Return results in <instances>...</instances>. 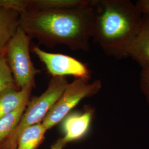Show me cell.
<instances>
[{
	"instance_id": "cell-1",
	"label": "cell",
	"mask_w": 149,
	"mask_h": 149,
	"mask_svg": "<svg viewBox=\"0 0 149 149\" xmlns=\"http://www.w3.org/2000/svg\"><path fill=\"white\" fill-rule=\"evenodd\" d=\"M96 0L74 5L19 13V27L49 48L64 45L73 51L90 50Z\"/></svg>"
},
{
	"instance_id": "cell-2",
	"label": "cell",
	"mask_w": 149,
	"mask_h": 149,
	"mask_svg": "<svg viewBox=\"0 0 149 149\" xmlns=\"http://www.w3.org/2000/svg\"><path fill=\"white\" fill-rule=\"evenodd\" d=\"M143 14L129 0H96L92 38L107 56L128 58Z\"/></svg>"
},
{
	"instance_id": "cell-3",
	"label": "cell",
	"mask_w": 149,
	"mask_h": 149,
	"mask_svg": "<svg viewBox=\"0 0 149 149\" xmlns=\"http://www.w3.org/2000/svg\"><path fill=\"white\" fill-rule=\"evenodd\" d=\"M69 82L65 76L53 77L48 88L40 96L28 102L21 120L14 132L0 149H16L18 140L22 133L33 125L42 122L51 108L63 94Z\"/></svg>"
},
{
	"instance_id": "cell-4",
	"label": "cell",
	"mask_w": 149,
	"mask_h": 149,
	"mask_svg": "<svg viewBox=\"0 0 149 149\" xmlns=\"http://www.w3.org/2000/svg\"><path fill=\"white\" fill-rule=\"evenodd\" d=\"M31 38L19 27L3 50L6 60L18 90L35 87V77L41 72L30 56Z\"/></svg>"
},
{
	"instance_id": "cell-5",
	"label": "cell",
	"mask_w": 149,
	"mask_h": 149,
	"mask_svg": "<svg viewBox=\"0 0 149 149\" xmlns=\"http://www.w3.org/2000/svg\"><path fill=\"white\" fill-rule=\"evenodd\" d=\"M102 88L101 80L92 82L81 78H75L69 83L58 100L51 108L42 123L48 129L53 127L69 114L70 111L86 98L96 95Z\"/></svg>"
},
{
	"instance_id": "cell-6",
	"label": "cell",
	"mask_w": 149,
	"mask_h": 149,
	"mask_svg": "<svg viewBox=\"0 0 149 149\" xmlns=\"http://www.w3.org/2000/svg\"><path fill=\"white\" fill-rule=\"evenodd\" d=\"M33 52L45 65L52 77L70 75L85 80L90 78V72L87 65L74 58L61 54L48 53L36 46Z\"/></svg>"
},
{
	"instance_id": "cell-7",
	"label": "cell",
	"mask_w": 149,
	"mask_h": 149,
	"mask_svg": "<svg viewBox=\"0 0 149 149\" xmlns=\"http://www.w3.org/2000/svg\"><path fill=\"white\" fill-rule=\"evenodd\" d=\"M93 113L92 108H87L82 113L67 115L62 120L64 136L58 140L50 149H63L66 144L83 138L89 130Z\"/></svg>"
},
{
	"instance_id": "cell-8",
	"label": "cell",
	"mask_w": 149,
	"mask_h": 149,
	"mask_svg": "<svg viewBox=\"0 0 149 149\" xmlns=\"http://www.w3.org/2000/svg\"><path fill=\"white\" fill-rule=\"evenodd\" d=\"M130 57L141 68L149 70V14H143L138 33L128 53Z\"/></svg>"
},
{
	"instance_id": "cell-9",
	"label": "cell",
	"mask_w": 149,
	"mask_h": 149,
	"mask_svg": "<svg viewBox=\"0 0 149 149\" xmlns=\"http://www.w3.org/2000/svg\"><path fill=\"white\" fill-rule=\"evenodd\" d=\"M19 27V14L0 2V54Z\"/></svg>"
},
{
	"instance_id": "cell-10",
	"label": "cell",
	"mask_w": 149,
	"mask_h": 149,
	"mask_svg": "<svg viewBox=\"0 0 149 149\" xmlns=\"http://www.w3.org/2000/svg\"><path fill=\"white\" fill-rule=\"evenodd\" d=\"M32 88H8L0 92V119L29 102Z\"/></svg>"
},
{
	"instance_id": "cell-11",
	"label": "cell",
	"mask_w": 149,
	"mask_h": 149,
	"mask_svg": "<svg viewBox=\"0 0 149 149\" xmlns=\"http://www.w3.org/2000/svg\"><path fill=\"white\" fill-rule=\"evenodd\" d=\"M47 131L42 122L26 128L18 140L16 149H37Z\"/></svg>"
},
{
	"instance_id": "cell-12",
	"label": "cell",
	"mask_w": 149,
	"mask_h": 149,
	"mask_svg": "<svg viewBox=\"0 0 149 149\" xmlns=\"http://www.w3.org/2000/svg\"><path fill=\"white\" fill-rule=\"evenodd\" d=\"M28 102L0 119V147L14 132L21 120Z\"/></svg>"
},
{
	"instance_id": "cell-13",
	"label": "cell",
	"mask_w": 149,
	"mask_h": 149,
	"mask_svg": "<svg viewBox=\"0 0 149 149\" xmlns=\"http://www.w3.org/2000/svg\"><path fill=\"white\" fill-rule=\"evenodd\" d=\"M8 88H17L3 52L0 54V92Z\"/></svg>"
},
{
	"instance_id": "cell-14",
	"label": "cell",
	"mask_w": 149,
	"mask_h": 149,
	"mask_svg": "<svg viewBox=\"0 0 149 149\" xmlns=\"http://www.w3.org/2000/svg\"><path fill=\"white\" fill-rule=\"evenodd\" d=\"M140 88L149 105V70H141L140 76Z\"/></svg>"
},
{
	"instance_id": "cell-15",
	"label": "cell",
	"mask_w": 149,
	"mask_h": 149,
	"mask_svg": "<svg viewBox=\"0 0 149 149\" xmlns=\"http://www.w3.org/2000/svg\"><path fill=\"white\" fill-rule=\"evenodd\" d=\"M143 14H149V0H139L136 3Z\"/></svg>"
}]
</instances>
